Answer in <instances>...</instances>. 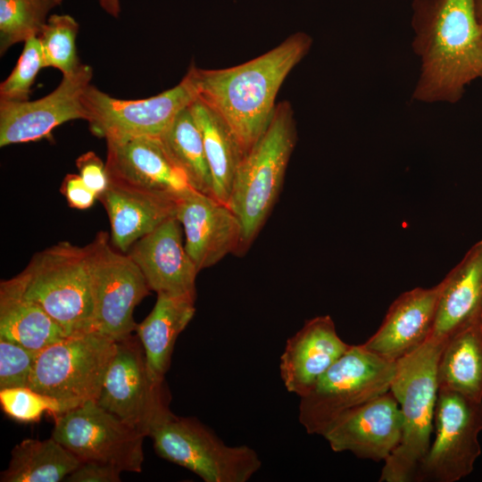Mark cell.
Segmentation results:
<instances>
[{"instance_id":"obj_1","label":"cell","mask_w":482,"mask_h":482,"mask_svg":"<svg viewBox=\"0 0 482 482\" xmlns=\"http://www.w3.org/2000/svg\"><path fill=\"white\" fill-rule=\"evenodd\" d=\"M411 27L420 62L412 100L458 103L482 78V27L474 0H412Z\"/></svg>"},{"instance_id":"obj_2","label":"cell","mask_w":482,"mask_h":482,"mask_svg":"<svg viewBox=\"0 0 482 482\" xmlns=\"http://www.w3.org/2000/svg\"><path fill=\"white\" fill-rule=\"evenodd\" d=\"M312 45V37L299 31L242 64L214 70L191 65L187 74L197 99L224 120L246 154L267 129L280 87Z\"/></svg>"},{"instance_id":"obj_3","label":"cell","mask_w":482,"mask_h":482,"mask_svg":"<svg viewBox=\"0 0 482 482\" xmlns=\"http://www.w3.org/2000/svg\"><path fill=\"white\" fill-rule=\"evenodd\" d=\"M296 141L292 106L287 101L280 102L265 131L244 155L227 203L242 226L239 254L246 251L267 220Z\"/></svg>"},{"instance_id":"obj_4","label":"cell","mask_w":482,"mask_h":482,"mask_svg":"<svg viewBox=\"0 0 482 482\" xmlns=\"http://www.w3.org/2000/svg\"><path fill=\"white\" fill-rule=\"evenodd\" d=\"M445 341L428 337L396 362L390 386L400 406L401 441L385 461L380 482H412L430 446L437 397V363Z\"/></svg>"},{"instance_id":"obj_5","label":"cell","mask_w":482,"mask_h":482,"mask_svg":"<svg viewBox=\"0 0 482 482\" xmlns=\"http://www.w3.org/2000/svg\"><path fill=\"white\" fill-rule=\"evenodd\" d=\"M18 276L25 295L39 304L67 336L94 331L86 246L59 242L36 253Z\"/></svg>"},{"instance_id":"obj_6","label":"cell","mask_w":482,"mask_h":482,"mask_svg":"<svg viewBox=\"0 0 482 482\" xmlns=\"http://www.w3.org/2000/svg\"><path fill=\"white\" fill-rule=\"evenodd\" d=\"M396 362L351 345L300 397L298 420L306 432L322 436L345 412L389 391Z\"/></svg>"},{"instance_id":"obj_7","label":"cell","mask_w":482,"mask_h":482,"mask_svg":"<svg viewBox=\"0 0 482 482\" xmlns=\"http://www.w3.org/2000/svg\"><path fill=\"white\" fill-rule=\"evenodd\" d=\"M116 343L94 330L46 346L38 352L29 388L57 401L62 413L96 401Z\"/></svg>"},{"instance_id":"obj_8","label":"cell","mask_w":482,"mask_h":482,"mask_svg":"<svg viewBox=\"0 0 482 482\" xmlns=\"http://www.w3.org/2000/svg\"><path fill=\"white\" fill-rule=\"evenodd\" d=\"M149 436L160 457L189 470L205 482H246L262 467L253 448L226 445L195 418L172 413Z\"/></svg>"},{"instance_id":"obj_9","label":"cell","mask_w":482,"mask_h":482,"mask_svg":"<svg viewBox=\"0 0 482 482\" xmlns=\"http://www.w3.org/2000/svg\"><path fill=\"white\" fill-rule=\"evenodd\" d=\"M94 303V330L115 341L132 336L135 307L149 295L144 275L125 253L100 232L86 245Z\"/></svg>"},{"instance_id":"obj_10","label":"cell","mask_w":482,"mask_h":482,"mask_svg":"<svg viewBox=\"0 0 482 482\" xmlns=\"http://www.w3.org/2000/svg\"><path fill=\"white\" fill-rule=\"evenodd\" d=\"M138 340L130 336L117 341L96 403L144 436H149L173 412L169 408L164 381L150 375Z\"/></svg>"},{"instance_id":"obj_11","label":"cell","mask_w":482,"mask_h":482,"mask_svg":"<svg viewBox=\"0 0 482 482\" xmlns=\"http://www.w3.org/2000/svg\"><path fill=\"white\" fill-rule=\"evenodd\" d=\"M436 437L414 482H456L470 475L481 453L482 401L438 389L434 414Z\"/></svg>"},{"instance_id":"obj_12","label":"cell","mask_w":482,"mask_h":482,"mask_svg":"<svg viewBox=\"0 0 482 482\" xmlns=\"http://www.w3.org/2000/svg\"><path fill=\"white\" fill-rule=\"evenodd\" d=\"M197 99L187 74L175 87L156 96L138 100L114 98L89 85L82 104L90 131L110 138L131 137H162L178 114Z\"/></svg>"},{"instance_id":"obj_13","label":"cell","mask_w":482,"mask_h":482,"mask_svg":"<svg viewBox=\"0 0 482 482\" xmlns=\"http://www.w3.org/2000/svg\"><path fill=\"white\" fill-rule=\"evenodd\" d=\"M54 416L52 437L80 461H99L122 472H141L145 436L96 401Z\"/></svg>"},{"instance_id":"obj_14","label":"cell","mask_w":482,"mask_h":482,"mask_svg":"<svg viewBox=\"0 0 482 482\" xmlns=\"http://www.w3.org/2000/svg\"><path fill=\"white\" fill-rule=\"evenodd\" d=\"M92 68L81 63L62 76L58 87L35 101H0V146L39 140L57 126L86 119L82 96L90 85Z\"/></svg>"},{"instance_id":"obj_15","label":"cell","mask_w":482,"mask_h":482,"mask_svg":"<svg viewBox=\"0 0 482 482\" xmlns=\"http://www.w3.org/2000/svg\"><path fill=\"white\" fill-rule=\"evenodd\" d=\"M176 203L185 248L199 271L229 253L239 254L242 226L227 204L191 187L177 195Z\"/></svg>"},{"instance_id":"obj_16","label":"cell","mask_w":482,"mask_h":482,"mask_svg":"<svg viewBox=\"0 0 482 482\" xmlns=\"http://www.w3.org/2000/svg\"><path fill=\"white\" fill-rule=\"evenodd\" d=\"M403 428L400 406L389 390L345 412L322 436L336 453L385 461L398 446Z\"/></svg>"},{"instance_id":"obj_17","label":"cell","mask_w":482,"mask_h":482,"mask_svg":"<svg viewBox=\"0 0 482 482\" xmlns=\"http://www.w3.org/2000/svg\"><path fill=\"white\" fill-rule=\"evenodd\" d=\"M109 179L178 195L190 187L184 170L159 137L106 139Z\"/></svg>"},{"instance_id":"obj_18","label":"cell","mask_w":482,"mask_h":482,"mask_svg":"<svg viewBox=\"0 0 482 482\" xmlns=\"http://www.w3.org/2000/svg\"><path fill=\"white\" fill-rule=\"evenodd\" d=\"M180 227L175 217L169 219L135 242L128 254L141 270L150 290L196 297L199 270L183 245Z\"/></svg>"},{"instance_id":"obj_19","label":"cell","mask_w":482,"mask_h":482,"mask_svg":"<svg viewBox=\"0 0 482 482\" xmlns=\"http://www.w3.org/2000/svg\"><path fill=\"white\" fill-rule=\"evenodd\" d=\"M441 281L401 294L389 306L378 330L363 344L370 352L397 362L420 346L431 335Z\"/></svg>"},{"instance_id":"obj_20","label":"cell","mask_w":482,"mask_h":482,"mask_svg":"<svg viewBox=\"0 0 482 482\" xmlns=\"http://www.w3.org/2000/svg\"><path fill=\"white\" fill-rule=\"evenodd\" d=\"M176 196L109 179L98 199L109 217L112 245L128 253L135 242L175 217Z\"/></svg>"},{"instance_id":"obj_21","label":"cell","mask_w":482,"mask_h":482,"mask_svg":"<svg viewBox=\"0 0 482 482\" xmlns=\"http://www.w3.org/2000/svg\"><path fill=\"white\" fill-rule=\"evenodd\" d=\"M350 345L339 337L330 316L306 320L287 339L280 356V377L287 390L299 397L307 395Z\"/></svg>"},{"instance_id":"obj_22","label":"cell","mask_w":482,"mask_h":482,"mask_svg":"<svg viewBox=\"0 0 482 482\" xmlns=\"http://www.w3.org/2000/svg\"><path fill=\"white\" fill-rule=\"evenodd\" d=\"M432 332L429 337L445 341L482 314V239L442 279Z\"/></svg>"},{"instance_id":"obj_23","label":"cell","mask_w":482,"mask_h":482,"mask_svg":"<svg viewBox=\"0 0 482 482\" xmlns=\"http://www.w3.org/2000/svg\"><path fill=\"white\" fill-rule=\"evenodd\" d=\"M196 297L157 294L156 303L136 331L150 375L164 381L179 335L193 319Z\"/></svg>"},{"instance_id":"obj_24","label":"cell","mask_w":482,"mask_h":482,"mask_svg":"<svg viewBox=\"0 0 482 482\" xmlns=\"http://www.w3.org/2000/svg\"><path fill=\"white\" fill-rule=\"evenodd\" d=\"M68 337L46 311L29 299L19 276L0 284V339L39 352Z\"/></svg>"},{"instance_id":"obj_25","label":"cell","mask_w":482,"mask_h":482,"mask_svg":"<svg viewBox=\"0 0 482 482\" xmlns=\"http://www.w3.org/2000/svg\"><path fill=\"white\" fill-rule=\"evenodd\" d=\"M436 377L438 389L482 401V314L445 341Z\"/></svg>"},{"instance_id":"obj_26","label":"cell","mask_w":482,"mask_h":482,"mask_svg":"<svg viewBox=\"0 0 482 482\" xmlns=\"http://www.w3.org/2000/svg\"><path fill=\"white\" fill-rule=\"evenodd\" d=\"M189 110L202 133L213 197L227 204L235 174L245 153L229 125L207 104L196 99Z\"/></svg>"},{"instance_id":"obj_27","label":"cell","mask_w":482,"mask_h":482,"mask_svg":"<svg viewBox=\"0 0 482 482\" xmlns=\"http://www.w3.org/2000/svg\"><path fill=\"white\" fill-rule=\"evenodd\" d=\"M80 461L54 437L24 439L11 453L1 482H59L75 470Z\"/></svg>"},{"instance_id":"obj_28","label":"cell","mask_w":482,"mask_h":482,"mask_svg":"<svg viewBox=\"0 0 482 482\" xmlns=\"http://www.w3.org/2000/svg\"><path fill=\"white\" fill-rule=\"evenodd\" d=\"M194 189L213 196L212 178L200 129L189 107L181 111L162 137Z\"/></svg>"},{"instance_id":"obj_29","label":"cell","mask_w":482,"mask_h":482,"mask_svg":"<svg viewBox=\"0 0 482 482\" xmlns=\"http://www.w3.org/2000/svg\"><path fill=\"white\" fill-rule=\"evenodd\" d=\"M62 0H0V54L37 37L48 12Z\"/></svg>"},{"instance_id":"obj_30","label":"cell","mask_w":482,"mask_h":482,"mask_svg":"<svg viewBox=\"0 0 482 482\" xmlns=\"http://www.w3.org/2000/svg\"><path fill=\"white\" fill-rule=\"evenodd\" d=\"M79 23L69 14H53L37 35L44 68L59 70L69 75L81 64L77 54L76 37Z\"/></svg>"},{"instance_id":"obj_31","label":"cell","mask_w":482,"mask_h":482,"mask_svg":"<svg viewBox=\"0 0 482 482\" xmlns=\"http://www.w3.org/2000/svg\"><path fill=\"white\" fill-rule=\"evenodd\" d=\"M42 68L44 65L41 46L37 37H33L24 42L23 50L16 65L0 84V101H28L31 87Z\"/></svg>"},{"instance_id":"obj_32","label":"cell","mask_w":482,"mask_h":482,"mask_svg":"<svg viewBox=\"0 0 482 482\" xmlns=\"http://www.w3.org/2000/svg\"><path fill=\"white\" fill-rule=\"evenodd\" d=\"M0 403L8 416L21 422L37 421L45 411L62 413L57 401L29 387L1 389Z\"/></svg>"},{"instance_id":"obj_33","label":"cell","mask_w":482,"mask_h":482,"mask_svg":"<svg viewBox=\"0 0 482 482\" xmlns=\"http://www.w3.org/2000/svg\"><path fill=\"white\" fill-rule=\"evenodd\" d=\"M38 352L0 339V390L29 387Z\"/></svg>"},{"instance_id":"obj_34","label":"cell","mask_w":482,"mask_h":482,"mask_svg":"<svg viewBox=\"0 0 482 482\" xmlns=\"http://www.w3.org/2000/svg\"><path fill=\"white\" fill-rule=\"evenodd\" d=\"M76 165L84 183L99 197L109 185L105 162L94 152H87L76 160Z\"/></svg>"},{"instance_id":"obj_35","label":"cell","mask_w":482,"mask_h":482,"mask_svg":"<svg viewBox=\"0 0 482 482\" xmlns=\"http://www.w3.org/2000/svg\"><path fill=\"white\" fill-rule=\"evenodd\" d=\"M122 471L113 465L99 461H81L79 466L66 477L68 482H118Z\"/></svg>"},{"instance_id":"obj_36","label":"cell","mask_w":482,"mask_h":482,"mask_svg":"<svg viewBox=\"0 0 482 482\" xmlns=\"http://www.w3.org/2000/svg\"><path fill=\"white\" fill-rule=\"evenodd\" d=\"M62 193L72 208L84 210L91 207L97 195L91 190L78 174H68L62 184Z\"/></svg>"},{"instance_id":"obj_37","label":"cell","mask_w":482,"mask_h":482,"mask_svg":"<svg viewBox=\"0 0 482 482\" xmlns=\"http://www.w3.org/2000/svg\"><path fill=\"white\" fill-rule=\"evenodd\" d=\"M102 9L109 15L118 18L120 12V0H98Z\"/></svg>"},{"instance_id":"obj_38","label":"cell","mask_w":482,"mask_h":482,"mask_svg":"<svg viewBox=\"0 0 482 482\" xmlns=\"http://www.w3.org/2000/svg\"><path fill=\"white\" fill-rule=\"evenodd\" d=\"M474 7L477 19L482 27V0H474Z\"/></svg>"}]
</instances>
